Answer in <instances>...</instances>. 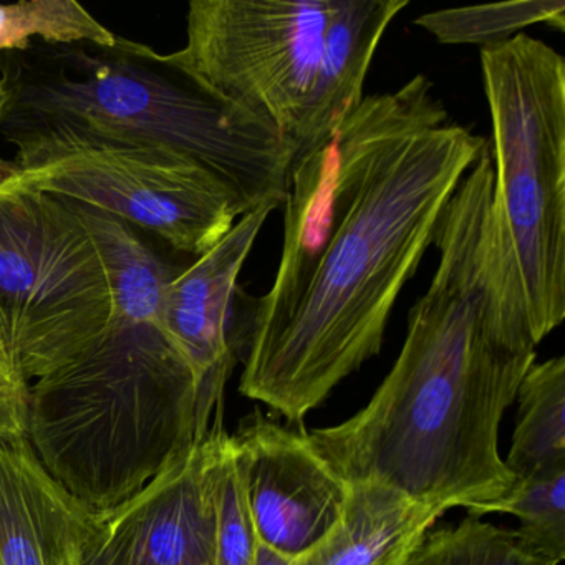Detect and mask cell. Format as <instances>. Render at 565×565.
Returning a JSON list of instances; mask_svg holds the SVG:
<instances>
[{
	"label": "cell",
	"instance_id": "obj_16",
	"mask_svg": "<svg viewBox=\"0 0 565 565\" xmlns=\"http://www.w3.org/2000/svg\"><path fill=\"white\" fill-rule=\"evenodd\" d=\"M415 24L443 45L502 44L532 25L565 31L564 0H518L472 8L443 9L419 15Z\"/></svg>",
	"mask_w": 565,
	"mask_h": 565
},
{
	"label": "cell",
	"instance_id": "obj_6",
	"mask_svg": "<svg viewBox=\"0 0 565 565\" xmlns=\"http://www.w3.org/2000/svg\"><path fill=\"white\" fill-rule=\"evenodd\" d=\"M0 135L18 147L14 163L25 183L125 221L191 260L253 211L220 174L167 148L58 120L2 117Z\"/></svg>",
	"mask_w": 565,
	"mask_h": 565
},
{
	"label": "cell",
	"instance_id": "obj_13",
	"mask_svg": "<svg viewBox=\"0 0 565 565\" xmlns=\"http://www.w3.org/2000/svg\"><path fill=\"white\" fill-rule=\"evenodd\" d=\"M409 0H339L326 42L316 85L292 145L297 154L329 140L362 104L363 84L386 29Z\"/></svg>",
	"mask_w": 565,
	"mask_h": 565
},
{
	"label": "cell",
	"instance_id": "obj_15",
	"mask_svg": "<svg viewBox=\"0 0 565 565\" xmlns=\"http://www.w3.org/2000/svg\"><path fill=\"white\" fill-rule=\"evenodd\" d=\"M515 399L518 423L505 466L514 479L565 465V359L534 363Z\"/></svg>",
	"mask_w": 565,
	"mask_h": 565
},
{
	"label": "cell",
	"instance_id": "obj_14",
	"mask_svg": "<svg viewBox=\"0 0 565 565\" xmlns=\"http://www.w3.org/2000/svg\"><path fill=\"white\" fill-rule=\"evenodd\" d=\"M443 514L390 486L356 482L335 525L290 565H405Z\"/></svg>",
	"mask_w": 565,
	"mask_h": 565
},
{
	"label": "cell",
	"instance_id": "obj_23",
	"mask_svg": "<svg viewBox=\"0 0 565 565\" xmlns=\"http://www.w3.org/2000/svg\"><path fill=\"white\" fill-rule=\"evenodd\" d=\"M2 107H4V97H2V90H0V111H2ZM18 173L19 168L14 161H9L0 157V184L11 180V178H14Z\"/></svg>",
	"mask_w": 565,
	"mask_h": 565
},
{
	"label": "cell",
	"instance_id": "obj_18",
	"mask_svg": "<svg viewBox=\"0 0 565 565\" xmlns=\"http://www.w3.org/2000/svg\"><path fill=\"white\" fill-rule=\"evenodd\" d=\"M216 565H253L259 537L254 527L233 436L223 425L207 433Z\"/></svg>",
	"mask_w": 565,
	"mask_h": 565
},
{
	"label": "cell",
	"instance_id": "obj_21",
	"mask_svg": "<svg viewBox=\"0 0 565 565\" xmlns=\"http://www.w3.org/2000/svg\"><path fill=\"white\" fill-rule=\"evenodd\" d=\"M31 383L8 350H0V439L19 441L28 431Z\"/></svg>",
	"mask_w": 565,
	"mask_h": 565
},
{
	"label": "cell",
	"instance_id": "obj_2",
	"mask_svg": "<svg viewBox=\"0 0 565 565\" xmlns=\"http://www.w3.org/2000/svg\"><path fill=\"white\" fill-rule=\"evenodd\" d=\"M433 244L438 269L409 310L395 365L365 408L307 435L349 484L380 482L446 512L495 501L514 484L499 426L539 345L495 206L489 145L446 204Z\"/></svg>",
	"mask_w": 565,
	"mask_h": 565
},
{
	"label": "cell",
	"instance_id": "obj_20",
	"mask_svg": "<svg viewBox=\"0 0 565 565\" xmlns=\"http://www.w3.org/2000/svg\"><path fill=\"white\" fill-rule=\"evenodd\" d=\"M405 565H558L529 551L515 531L466 515L458 525L428 531Z\"/></svg>",
	"mask_w": 565,
	"mask_h": 565
},
{
	"label": "cell",
	"instance_id": "obj_17",
	"mask_svg": "<svg viewBox=\"0 0 565 565\" xmlns=\"http://www.w3.org/2000/svg\"><path fill=\"white\" fill-rule=\"evenodd\" d=\"M492 512L515 515L521 524L515 534L522 544L561 564L565 557V465L514 479L501 498L468 509L476 518Z\"/></svg>",
	"mask_w": 565,
	"mask_h": 565
},
{
	"label": "cell",
	"instance_id": "obj_1",
	"mask_svg": "<svg viewBox=\"0 0 565 565\" xmlns=\"http://www.w3.org/2000/svg\"><path fill=\"white\" fill-rule=\"evenodd\" d=\"M489 141L418 74L294 157L279 269L247 316L239 390L300 423L379 355L403 287Z\"/></svg>",
	"mask_w": 565,
	"mask_h": 565
},
{
	"label": "cell",
	"instance_id": "obj_11",
	"mask_svg": "<svg viewBox=\"0 0 565 565\" xmlns=\"http://www.w3.org/2000/svg\"><path fill=\"white\" fill-rule=\"evenodd\" d=\"M82 565H216L207 435L134 498L95 514Z\"/></svg>",
	"mask_w": 565,
	"mask_h": 565
},
{
	"label": "cell",
	"instance_id": "obj_3",
	"mask_svg": "<svg viewBox=\"0 0 565 565\" xmlns=\"http://www.w3.org/2000/svg\"><path fill=\"white\" fill-rule=\"evenodd\" d=\"M110 286L104 330L29 388L25 441L95 514L134 498L211 431L190 363L163 322L168 284L188 266L125 221L78 206Z\"/></svg>",
	"mask_w": 565,
	"mask_h": 565
},
{
	"label": "cell",
	"instance_id": "obj_4",
	"mask_svg": "<svg viewBox=\"0 0 565 565\" xmlns=\"http://www.w3.org/2000/svg\"><path fill=\"white\" fill-rule=\"evenodd\" d=\"M2 117L68 121L102 137L167 148L213 170L250 210L284 206L296 150L273 128L214 100L150 45L34 41L0 52Z\"/></svg>",
	"mask_w": 565,
	"mask_h": 565
},
{
	"label": "cell",
	"instance_id": "obj_24",
	"mask_svg": "<svg viewBox=\"0 0 565 565\" xmlns=\"http://www.w3.org/2000/svg\"><path fill=\"white\" fill-rule=\"evenodd\" d=\"M0 350H8V352H9L8 347H6L4 343H2V340H0ZM12 356H14V355H12Z\"/></svg>",
	"mask_w": 565,
	"mask_h": 565
},
{
	"label": "cell",
	"instance_id": "obj_7",
	"mask_svg": "<svg viewBox=\"0 0 565 565\" xmlns=\"http://www.w3.org/2000/svg\"><path fill=\"white\" fill-rule=\"evenodd\" d=\"M110 309L100 249L71 204L19 173L0 184V340L28 382L78 355Z\"/></svg>",
	"mask_w": 565,
	"mask_h": 565
},
{
	"label": "cell",
	"instance_id": "obj_10",
	"mask_svg": "<svg viewBox=\"0 0 565 565\" xmlns=\"http://www.w3.org/2000/svg\"><path fill=\"white\" fill-rule=\"evenodd\" d=\"M277 204L244 214L233 230L203 256L191 260L164 290L163 322L190 363L201 412L210 428L223 425V396L236 360L243 356L241 270Z\"/></svg>",
	"mask_w": 565,
	"mask_h": 565
},
{
	"label": "cell",
	"instance_id": "obj_5",
	"mask_svg": "<svg viewBox=\"0 0 565 565\" xmlns=\"http://www.w3.org/2000/svg\"><path fill=\"white\" fill-rule=\"evenodd\" d=\"M494 201L539 343L565 319V61L522 34L481 49Z\"/></svg>",
	"mask_w": 565,
	"mask_h": 565
},
{
	"label": "cell",
	"instance_id": "obj_9",
	"mask_svg": "<svg viewBox=\"0 0 565 565\" xmlns=\"http://www.w3.org/2000/svg\"><path fill=\"white\" fill-rule=\"evenodd\" d=\"M233 441L260 544L292 561L306 554L339 521L349 482L307 433L273 419H246Z\"/></svg>",
	"mask_w": 565,
	"mask_h": 565
},
{
	"label": "cell",
	"instance_id": "obj_19",
	"mask_svg": "<svg viewBox=\"0 0 565 565\" xmlns=\"http://www.w3.org/2000/svg\"><path fill=\"white\" fill-rule=\"evenodd\" d=\"M45 44L110 47L117 35L75 0H22L0 4V52Z\"/></svg>",
	"mask_w": 565,
	"mask_h": 565
},
{
	"label": "cell",
	"instance_id": "obj_8",
	"mask_svg": "<svg viewBox=\"0 0 565 565\" xmlns=\"http://www.w3.org/2000/svg\"><path fill=\"white\" fill-rule=\"evenodd\" d=\"M339 0H193L186 45L160 61L292 145ZM294 147V145H292Z\"/></svg>",
	"mask_w": 565,
	"mask_h": 565
},
{
	"label": "cell",
	"instance_id": "obj_22",
	"mask_svg": "<svg viewBox=\"0 0 565 565\" xmlns=\"http://www.w3.org/2000/svg\"><path fill=\"white\" fill-rule=\"evenodd\" d=\"M292 558L286 557V555L279 554V552L273 551V548L266 547L260 544L257 547L256 558H254L253 565H290Z\"/></svg>",
	"mask_w": 565,
	"mask_h": 565
},
{
	"label": "cell",
	"instance_id": "obj_12",
	"mask_svg": "<svg viewBox=\"0 0 565 565\" xmlns=\"http://www.w3.org/2000/svg\"><path fill=\"white\" fill-rule=\"evenodd\" d=\"M94 524L25 439H0V565H82Z\"/></svg>",
	"mask_w": 565,
	"mask_h": 565
}]
</instances>
